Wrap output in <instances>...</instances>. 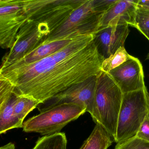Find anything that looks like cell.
<instances>
[{
	"instance_id": "16",
	"label": "cell",
	"mask_w": 149,
	"mask_h": 149,
	"mask_svg": "<svg viewBox=\"0 0 149 149\" xmlns=\"http://www.w3.org/2000/svg\"><path fill=\"white\" fill-rule=\"evenodd\" d=\"M40 104V102L35 99L19 95L14 107L15 115L23 123V121L27 115L34 109L37 108Z\"/></svg>"
},
{
	"instance_id": "4",
	"label": "cell",
	"mask_w": 149,
	"mask_h": 149,
	"mask_svg": "<svg viewBox=\"0 0 149 149\" xmlns=\"http://www.w3.org/2000/svg\"><path fill=\"white\" fill-rule=\"evenodd\" d=\"M86 112V109L74 104L64 103L49 108L23 122L25 132L49 136L59 133L69 123Z\"/></svg>"
},
{
	"instance_id": "24",
	"label": "cell",
	"mask_w": 149,
	"mask_h": 149,
	"mask_svg": "<svg viewBox=\"0 0 149 149\" xmlns=\"http://www.w3.org/2000/svg\"><path fill=\"white\" fill-rule=\"evenodd\" d=\"M148 104L149 108V93H148Z\"/></svg>"
},
{
	"instance_id": "13",
	"label": "cell",
	"mask_w": 149,
	"mask_h": 149,
	"mask_svg": "<svg viewBox=\"0 0 149 149\" xmlns=\"http://www.w3.org/2000/svg\"><path fill=\"white\" fill-rule=\"evenodd\" d=\"M18 95L15 91L10 96L0 100V134L15 128L23 127L21 123L15 116L14 107Z\"/></svg>"
},
{
	"instance_id": "8",
	"label": "cell",
	"mask_w": 149,
	"mask_h": 149,
	"mask_svg": "<svg viewBox=\"0 0 149 149\" xmlns=\"http://www.w3.org/2000/svg\"><path fill=\"white\" fill-rule=\"evenodd\" d=\"M22 0H0V46L11 48L20 29L27 22Z\"/></svg>"
},
{
	"instance_id": "5",
	"label": "cell",
	"mask_w": 149,
	"mask_h": 149,
	"mask_svg": "<svg viewBox=\"0 0 149 149\" xmlns=\"http://www.w3.org/2000/svg\"><path fill=\"white\" fill-rule=\"evenodd\" d=\"M52 33L48 24L30 19L20 29L15 42L2 58L1 68L19 61Z\"/></svg>"
},
{
	"instance_id": "3",
	"label": "cell",
	"mask_w": 149,
	"mask_h": 149,
	"mask_svg": "<svg viewBox=\"0 0 149 149\" xmlns=\"http://www.w3.org/2000/svg\"><path fill=\"white\" fill-rule=\"evenodd\" d=\"M146 88L123 96L115 142H123L135 136L149 111Z\"/></svg>"
},
{
	"instance_id": "23",
	"label": "cell",
	"mask_w": 149,
	"mask_h": 149,
	"mask_svg": "<svg viewBox=\"0 0 149 149\" xmlns=\"http://www.w3.org/2000/svg\"><path fill=\"white\" fill-rule=\"evenodd\" d=\"M0 149H15V145L13 143H9L4 146H1Z\"/></svg>"
},
{
	"instance_id": "14",
	"label": "cell",
	"mask_w": 149,
	"mask_h": 149,
	"mask_svg": "<svg viewBox=\"0 0 149 149\" xmlns=\"http://www.w3.org/2000/svg\"><path fill=\"white\" fill-rule=\"evenodd\" d=\"M115 139L107 130L96 124L91 134L79 149H108Z\"/></svg>"
},
{
	"instance_id": "25",
	"label": "cell",
	"mask_w": 149,
	"mask_h": 149,
	"mask_svg": "<svg viewBox=\"0 0 149 149\" xmlns=\"http://www.w3.org/2000/svg\"><path fill=\"white\" fill-rule=\"evenodd\" d=\"M146 60H149V54H148V55H147V56H146Z\"/></svg>"
},
{
	"instance_id": "7",
	"label": "cell",
	"mask_w": 149,
	"mask_h": 149,
	"mask_svg": "<svg viewBox=\"0 0 149 149\" xmlns=\"http://www.w3.org/2000/svg\"><path fill=\"white\" fill-rule=\"evenodd\" d=\"M97 76L92 77L82 82L75 84L37 108L40 112L54 106L62 104H74L86 109L92 116L95 103Z\"/></svg>"
},
{
	"instance_id": "19",
	"label": "cell",
	"mask_w": 149,
	"mask_h": 149,
	"mask_svg": "<svg viewBox=\"0 0 149 149\" xmlns=\"http://www.w3.org/2000/svg\"><path fill=\"white\" fill-rule=\"evenodd\" d=\"M115 149H149V142L135 136L117 143Z\"/></svg>"
},
{
	"instance_id": "22",
	"label": "cell",
	"mask_w": 149,
	"mask_h": 149,
	"mask_svg": "<svg viewBox=\"0 0 149 149\" xmlns=\"http://www.w3.org/2000/svg\"><path fill=\"white\" fill-rule=\"evenodd\" d=\"M137 7L149 9V0H138Z\"/></svg>"
},
{
	"instance_id": "21",
	"label": "cell",
	"mask_w": 149,
	"mask_h": 149,
	"mask_svg": "<svg viewBox=\"0 0 149 149\" xmlns=\"http://www.w3.org/2000/svg\"><path fill=\"white\" fill-rule=\"evenodd\" d=\"M117 1V0H94L95 9L98 13H105Z\"/></svg>"
},
{
	"instance_id": "2",
	"label": "cell",
	"mask_w": 149,
	"mask_h": 149,
	"mask_svg": "<svg viewBox=\"0 0 149 149\" xmlns=\"http://www.w3.org/2000/svg\"><path fill=\"white\" fill-rule=\"evenodd\" d=\"M123 93L108 73L97 76L93 114L94 122L103 126L115 140Z\"/></svg>"
},
{
	"instance_id": "9",
	"label": "cell",
	"mask_w": 149,
	"mask_h": 149,
	"mask_svg": "<svg viewBox=\"0 0 149 149\" xmlns=\"http://www.w3.org/2000/svg\"><path fill=\"white\" fill-rule=\"evenodd\" d=\"M107 73L123 94L146 88L142 63L132 56L122 65Z\"/></svg>"
},
{
	"instance_id": "20",
	"label": "cell",
	"mask_w": 149,
	"mask_h": 149,
	"mask_svg": "<svg viewBox=\"0 0 149 149\" xmlns=\"http://www.w3.org/2000/svg\"><path fill=\"white\" fill-rule=\"evenodd\" d=\"M135 136L149 142V109Z\"/></svg>"
},
{
	"instance_id": "17",
	"label": "cell",
	"mask_w": 149,
	"mask_h": 149,
	"mask_svg": "<svg viewBox=\"0 0 149 149\" xmlns=\"http://www.w3.org/2000/svg\"><path fill=\"white\" fill-rule=\"evenodd\" d=\"M132 56L129 54L124 47L118 49L115 54L104 59L102 66V71L108 73L128 61Z\"/></svg>"
},
{
	"instance_id": "10",
	"label": "cell",
	"mask_w": 149,
	"mask_h": 149,
	"mask_svg": "<svg viewBox=\"0 0 149 149\" xmlns=\"http://www.w3.org/2000/svg\"><path fill=\"white\" fill-rule=\"evenodd\" d=\"M127 24L110 25L98 29L93 34L94 43L104 59L109 58L124 43L130 33Z\"/></svg>"
},
{
	"instance_id": "18",
	"label": "cell",
	"mask_w": 149,
	"mask_h": 149,
	"mask_svg": "<svg viewBox=\"0 0 149 149\" xmlns=\"http://www.w3.org/2000/svg\"><path fill=\"white\" fill-rule=\"evenodd\" d=\"M134 27L149 41V9L137 7Z\"/></svg>"
},
{
	"instance_id": "15",
	"label": "cell",
	"mask_w": 149,
	"mask_h": 149,
	"mask_svg": "<svg viewBox=\"0 0 149 149\" xmlns=\"http://www.w3.org/2000/svg\"><path fill=\"white\" fill-rule=\"evenodd\" d=\"M67 139L64 132L40 138L33 149H67Z\"/></svg>"
},
{
	"instance_id": "12",
	"label": "cell",
	"mask_w": 149,
	"mask_h": 149,
	"mask_svg": "<svg viewBox=\"0 0 149 149\" xmlns=\"http://www.w3.org/2000/svg\"><path fill=\"white\" fill-rule=\"evenodd\" d=\"M82 35L84 34L80 32H73L70 34L59 39L52 40H44L22 59L11 64H29L40 61L54 54Z\"/></svg>"
},
{
	"instance_id": "1",
	"label": "cell",
	"mask_w": 149,
	"mask_h": 149,
	"mask_svg": "<svg viewBox=\"0 0 149 149\" xmlns=\"http://www.w3.org/2000/svg\"><path fill=\"white\" fill-rule=\"evenodd\" d=\"M93 39V34L82 35L40 61L1 68L0 77L11 83L18 95L43 103L102 71L104 59Z\"/></svg>"
},
{
	"instance_id": "11",
	"label": "cell",
	"mask_w": 149,
	"mask_h": 149,
	"mask_svg": "<svg viewBox=\"0 0 149 149\" xmlns=\"http://www.w3.org/2000/svg\"><path fill=\"white\" fill-rule=\"evenodd\" d=\"M137 1L117 0L104 14L100 21L98 29L110 25L123 24H127L134 27Z\"/></svg>"
},
{
	"instance_id": "6",
	"label": "cell",
	"mask_w": 149,
	"mask_h": 149,
	"mask_svg": "<svg viewBox=\"0 0 149 149\" xmlns=\"http://www.w3.org/2000/svg\"><path fill=\"white\" fill-rule=\"evenodd\" d=\"M104 13L96 11L94 0H85L71 13L62 25L44 40L59 39L73 32H80L84 35L94 34L98 30L100 21Z\"/></svg>"
}]
</instances>
